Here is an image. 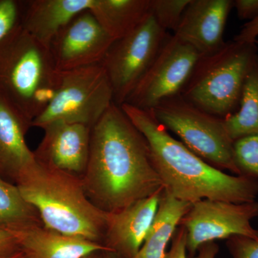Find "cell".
<instances>
[{"mask_svg":"<svg viewBox=\"0 0 258 258\" xmlns=\"http://www.w3.org/2000/svg\"><path fill=\"white\" fill-rule=\"evenodd\" d=\"M97 253H98V252H97ZM85 258H103V256H99L98 254L96 255V253H95L91 254V255L88 256V257Z\"/></svg>","mask_w":258,"mask_h":258,"instance_id":"obj_33","label":"cell"},{"mask_svg":"<svg viewBox=\"0 0 258 258\" xmlns=\"http://www.w3.org/2000/svg\"><path fill=\"white\" fill-rule=\"evenodd\" d=\"M152 0H94L90 11L115 40L136 30L151 14Z\"/></svg>","mask_w":258,"mask_h":258,"instance_id":"obj_19","label":"cell"},{"mask_svg":"<svg viewBox=\"0 0 258 258\" xmlns=\"http://www.w3.org/2000/svg\"><path fill=\"white\" fill-rule=\"evenodd\" d=\"M151 111L161 124L205 162L240 175L234 158V142L224 119L202 111L179 95L161 102Z\"/></svg>","mask_w":258,"mask_h":258,"instance_id":"obj_6","label":"cell"},{"mask_svg":"<svg viewBox=\"0 0 258 258\" xmlns=\"http://www.w3.org/2000/svg\"><path fill=\"white\" fill-rule=\"evenodd\" d=\"M191 0H152L151 12L161 28L175 31Z\"/></svg>","mask_w":258,"mask_h":258,"instance_id":"obj_23","label":"cell"},{"mask_svg":"<svg viewBox=\"0 0 258 258\" xmlns=\"http://www.w3.org/2000/svg\"><path fill=\"white\" fill-rule=\"evenodd\" d=\"M14 233L27 258H85L109 252L104 244L64 235L44 226Z\"/></svg>","mask_w":258,"mask_h":258,"instance_id":"obj_16","label":"cell"},{"mask_svg":"<svg viewBox=\"0 0 258 258\" xmlns=\"http://www.w3.org/2000/svg\"><path fill=\"white\" fill-rule=\"evenodd\" d=\"M16 180L22 196L38 212L44 227L103 244L108 212L89 200L81 177L36 159Z\"/></svg>","mask_w":258,"mask_h":258,"instance_id":"obj_3","label":"cell"},{"mask_svg":"<svg viewBox=\"0 0 258 258\" xmlns=\"http://www.w3.org/2000/svg\"><path fill=\"white\" fill-rule=\"evenodd\" d=\"M120 108L145 137L164 191L173 198L190 204L203 200L233 203L255 201L258 179L230 175L210 165L171 137L152 111L128 103Z\"/></svg>","mask_w":258,"mask_h":258,"instance_id":"obj_2","label":"cell"},{"mask_svg":"<svg viewBox=\"0 0 258 258\" xmlns=\"http://www.w3.org/2000/svg\"><path fill=\"white\" fill-rule=\"evenodd\" d=\"M81 179L89 200L109 213L164 190L145 137L115 103L91 128Z\"/></svg>","mask_w":258,"mask_h":258,"instance_id":"obj_1","label":"cell"},{"mask_svg":"<svg viewBox=\"0 0 258 258\" xmlns=\"http://www.w3.org/2000/svg\"><path fill=\"white\" fill-rule=\"evenodd\" d=\"M112 103L111 83L101 64L63 71L55 97L32 126L42 128L63 120L93 128Z\"/></svg>","mask_w":258,"mask_h":258,"instance_id":"obj_7","label":"cell"},{"mask_svg":"<svg viewBox=\"0 0 258 258\" xmlns=\"http://www.w3.org/2000/svg\"><path fill=\"white\" fill-rule=\"evenodd\" d=\"M103 258H120L116 254L112 253L111 252H106V255L103 256Z\"/></svg>","mask_w":258,"mask_h":258,"instance_id":"obj_31","label":"cell"},{"mask_svg":"<svg viewBox=\"0 0 258 258\" xmlns=\"http://www.w3.org/2000/svg\"><path fill=\"white\" fill-rule=\"evenodd\" d=\"M9 258H27L25 257V254H24L23 252V253H19L15 254L14 256H12V257H10Z\"/></svg>","mask_w":258,"mask_h":258,"instance_id":"obj_32","label":"cell"},{"mask_svg":"<svg viewBox=\"0 0 258 258\" xmlns=\"http://www.w3.org/2000/svg\"><path fill=\"white\" fill-rule=\"evenodd\" d=\"M232 258H258V239L232 236L226 242Z\"/></svg>","mask_w":258,"mask_h":258,"instance_id":"obj_25","label":"cell"},{"mask_svg":"<svg viewBox=\"0 0 258 258\" xmlns=\"http://www.w3.org/2000/svg\"><path fill=\"white\" fill-rule=\"evenodd\" d=\"M114 41L88 10L58 32L50 51L56 69L63 72L101 64Z\"/></svg>","mask_w":258,"mask_h":258,"instance_id":"obj_11","label":"cell"},{"mask_svg":"<svg viewBox=\"0 0 258 258\" xmlns=\"http://www.w3.org/2000/svg\"><path fill=\"white\" fill-rule=\"evenodd\" d=\"M257 55L256 43L226 42L217 52L199 57L179 96L225 119L238 110L244 81Z\"/></svg>","mask_w":258,"mask_h":258,"instance_id":"obj_5","label":"cell"},{"mask_svg":"<svg viewBox=\"0 0 258 258\" xmlns=\"http://www.w3.org/2000/svg\"><path fill=\"white\" fill-rule=\"evenodd\" d=\"M258 217V202L233 203L203 200L191 204L180 220L186 230V252L194 258L200 246L217 240L241 235L258 239L251 222Z\"/></svg>","mask_w":258,"mask_h":258,"instance_id":"obj_9","label":"cell"},{"mask_svg":"<svg viewBox=\"0 0 258 258\" xmlns=\"http://www.w3.org/2000/svg\"><path fill=\"white\" fill-rule=\"evenodd\" d=\"M191 207V204L176 200L164 190L144 243L133 258H165L168 244Z\"/></svg>","mask_w":258,"mask_h":258,"instance_id":"obj_18","label":"cell"},{"mask_svg":"<svg viewBox=\"0 0 258 258\" xmlns=\"http://www.w3.org/2000/svg\"><path fill=\"white\" fill-rule=\"evenodd\" d=\"M163 191L120 211L108 212L103 241L109 252L120 258L135 257L157 213Z\"/></svg>","mask_w":258,"mask_h":258,"instance_id":"obj_14","label":"cell"},{"mask_svg":"<svg viewBox=\"0 0 258 258\" xmlns=\"http://www.w3.org/2000/svg\"><path fill=\"white\" fill-rule=\"evenodd\" d=\"M44 226L38 212L27 203L18 186L0 178V229L18 232Z\"/></svg>","mask_w":258,"mask_h":258,"instance_id":"obj_21","label":"cell"},{"mask_svg":"<svg viewBox=\"0 0 258 258\" xmlns=\"http://www.w3.org/2000/svg\"><path fill=\"white\" fill-rule=\"evenodd\" d=\"M30 127L31 123L0 96V170L15 179L36 161L25 142Z\"/></svg>","mask_w":258,"mask_h":258,"instance_id":"obj_17","label":"cell"},{"mask_svg":"<svg viewBox=\"0 0 258 258\" xmlns=\"http://www.w3.org/2000/svg\"><path fill=\"white\" fill-rule=\"evenodd\" d=\"M60 77L50 49L21 25L0 42V96L31 125L55 97Z\"/></svg>","mask_w":258,"mask_h":258,"instance_id":"obj_4","label":"cell"},{"mask_svg":"<svg viewBox=\"0 0 258 258\" xmlns=\"http://www.w3.org/2000/svg\"><path fill=\"white\" fill-rule=\"evenodd\" d=\"M258 37V17L251 21L247 22L233 40L237 42L256 43Z\"/></svg>","mask_w":258,"mask_h":258,"instance_id":"obj_28","label":"cell"},{"mask_svg":"<svg viewBox=\"0 0 258 258\" xmlns=\"http://www.w3.org/2000/svg\"><path fill=\"white\" fill-rule=\"evenodd\" d=\"M218 252L219 246L216 242H208L200 246L194 258H216Z\"/></svg>","mask_w":258,"mask_h":258,"instance_id":"obj_30","label":"cell"},{"mask_svg":"<svg viewBox=\"0 0 258 258\" xmlns=\"http://www.w3.org/2000/svg\"><path fill=\"white\" fill-rule=\"evenodd\" d=\"M232 8V0H191L174 35L200 56L214 53L225 44L224 32Z\"/></svg>","mask_w":258,"mask_h":258,"instance_id":"obj_13","label":"cell"},{"mask_svg":"<svg viewBox=\"0 0 258 258\" xmlns=\"http://www.w3.org/2000/svg\"><path fill=\"white\" fill-rule=\"evenodd\" d=\"M91 127L57 120L42 128L44 137L34 152L35 159L59 170L80 176L87 167Z\"/></svg>","mask_w":258,"mask_h":258,"instance_id":"obj_12","label":"cell"},{"mask_svg":"<svg viewBox=\"0 0 258 258\" xmlns=\"http://www.w3.org/2000/svg\"><path fill=\"white\" fill-rule=\"evenodd\" d=\"M233 8L240 20L249 22L258 17V0H235Z\"/></svg>","mask_w":258,"mask_h":258,"instance_id":"obj_27","label":"cell"},{"mask_svg":"<svg viewBox=\"0 0 258 258\" xmlns=\"http://www.w3.org/2000/svg\"><path fill=\"white\" fill-rule=\"evenodd\" d=\"M20 0H0V42L20 25Z\"/></svg>","mask_w":258,"mask_h":258,"instance_id":"obj_24","label":"cell"},{"mask_svg":"<svg viewBox=\"0 0 258 258\" xmlns=\"http://www.w3.org/2000/svg\"><path fill=\"white\" fill-rule=\"evenodd\" d=\"M200 57L189 44L169 35L151 67L125 103L151 111L179 95Z\"/></svg>","mask_w":258,"mask_h":258,"instance_id":"obj_10","label":"cell"},{"mask_svg":"<svg viewBox=\"0 0 258 258\" xmlns=\"http://www.w3.org/2000/svg\"><path fill=\"white\" fill-rule=\"evenodd\" d=\"M15 244L18 245L14 232L0 229V254L6 252Z\"/></svg>","mask_w":258,"mask_h":258,"instance_id":"obj_29","label":"cell"},{"mask_svg":"<svg viewBox=\"0 0 258 258\" xmlns=\"http://www.w3.org/2000/svg\"><path fill=\"white\" fill-rule=\"evenodd\" d=\"M224 121L233 142L258 132V55L244 81L238 110Z\"/></svg>","mask_w":258,"mask_h":258,"instance_id":"obj_20","label":"cell"},{"mask_svg":"<svg viewBox=\"0 0 258 258\" xmlns=\"http://www.w3.org/2000/svg\"><path fill=\"white\" fill-rule=\"evenodd\" d=\"M187 233L184 227L179 226L173 236L170 249L165 258H187L186 252Z\"/></svg>","mask_w":258,"mask_h":258,"instance_id":"obj_26","label":"cell"},{"mask_svg":"<svg viewBox=\"0 0 258 258\" xmlns=\"http://www.w3.org/2000/svg\"><path fill=\"white\" fill-rule=\"evenodd\" d=\"M233 149L240 175L258 179V132L235 140Z\"/></svg>","mask_w":258,"mask_h":258,"instance_id":"obj_22","label":"cell"},{"mask_svg":"<svg viewBox=\"0 0 258 258\" xmlns=\"http://www.w3.org/2000/svg\"><path fill=\"white\" fill-rule=\"evenodd\" d=\"M94 0L21 1L20 25L35 40L50 49L51 42L76 16L91 10Z\"/></svg>","mask_w":258,"mask_h":258,"instance_id":"obj_15","label":"cell"},{"mask_svg":"<svg viewBox=\"0 0 258 258\" xmlns=\"http://www.w3.org/2000/svg\"><path fill=\"white\" fill-rule=\"evenodd\" d=\"M169 36L151 14L133 32L113 42L101 64L111 83L113 103H125Z\"/></svg>","mask_w":258,"mask_h":258,"instance_id":"obj_8","label":"cell"}]
</instances>
